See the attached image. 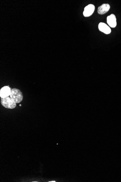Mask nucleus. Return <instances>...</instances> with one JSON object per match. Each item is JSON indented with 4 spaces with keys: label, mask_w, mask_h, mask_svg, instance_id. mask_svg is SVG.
Returning a JSON list of instances; mask_svg holds the SVG:
<instances>
[{
    "label": "nucleus",
    "mask_w": 121,
    "mask_h": 182,
    "mask_svg": "<svg viewBox=\"0 0 121 182\" xmlns=\"http://www.w3.org/2000/svg\"><path fill=\"white\" fill-rule=\"evenodd\" d=\"M107 23L111 27L115 28L117 25L116 19L115 15L112 14L107 18Z\"/></svg>",
    "instance_id": "39448f33"
},
{
    "label": "nucleus",
    "mask_w": 121,
    "mask_h": 182,
    "mask_svg": "<svg viewBox=\"0 0 121 182\" xmlns=\"http://www.w3.org/2000/svg\"><path fill=\"white\" fill-rule=\"evenodd\" d=\"M98 28L100 31L106 34H108L111 33V32L110 27H108L106 24L103 23H100L99 24Z\"/></svg>",
    "instance_id": "423d86ee"
},
{
    "label": "nucleus",
    "mask_w": 121,
    "mask_h": 182,
    "mask_svg": "<svg viewBox=\"0 0 121 182\" xmlns=\"http://www.w3.org/2000/svg\"><path fill=\"white\" fill-rule=\"evenodd\" d=\"M95 9V7L94 5L90 4L84 8L83 14L85 17L90 16L94 13Z\"/></svg>",
    "instance_id": "7ed1b4c3"
},
{
    "label": "nucleus",
    "mask_w": 121,
    "mask_h": 182,
    "mask_svg": "<svg viewBox=\"0 0 121 182\" xmlns=\"http://www.w3.org/2000/svg\"><path fill=\"white\" fill-rule=\"evenodd\" d=\"M10 97L11 100L16 103H19L23 99V95L20 90L17 88H13L11 90Z\"/></svg>",
    "instance_id": "f257e3e1"
},
{
    "label": "nucleus",
    "mask_w": 121,
    "mask_h": 182,
    "mask_svg": "<svg viewBox=\"0 0 121 182\" xmlns=\"http://www.w3.org/2000/svg\"><path fill=\"white\" fill-rule=\"evenodd\" d=\"M50 182H55L56 181H49Z\"/></svg>",
    "instance_id": "6e6552de"
},
{
    "label": "nucleus",
    "mask_w": 121,
    "mask_h": 182,
    "mask_svg": "<svg viewBox=\"0 0 121 182\" xmlns=\"http://www.w3.org/2000/svg\"><path fill=\"white\" fill-rule=\"evenodd\" d=\"M11 90L10 88L7 86L3 87L0 91V96L1 98L9 96L10 95Z\"/></svg>",
    "instance_id": "20e7f679"
},
{
    "label": "nucleus",
    "mask_w": 121,
    "mask_h": 182,
    "mask_svg": "<svg viewBox=\"0 0 121 182\" xmlns=\"http://www.w3.org/2000/svg\"><path fill=\"white\" fill-rule=\"evenodd\" d=\"M110 5L108 4H103L101 6L99 7L98 9V14L101 15H103L106 13L110 9Z\"/></svg>",
    "instance_id": "0eeeda50"
},
{
    "label": "nucleus",
    "mask_w": 121,
    "mask_h": 182,
    "mask_svg": "<svg viewBox=\"0 0 121 182\" xmlns=\"http://www.w3.org/2000/svg\"><path fill=\"white\" fill-rule=\"evenodd\" d=\"M1 103L5 108L12 109L16 106V103L14 102L9 96L5 98H1Z\"/></svg>",
    "instance_id": "f03ea898"
}]
</instances>
